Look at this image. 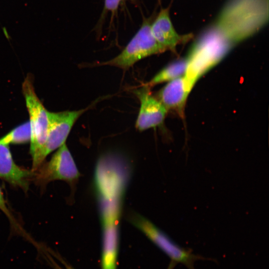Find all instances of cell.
<instances>
[{"label":"cell","mask_w":269,"mask_h":269,"mask_svg":"<svg viewBox=\"0 0 269 269\" xmlns=\"http://www.w3.org/2000/svg\"><path fill=\"white\" fill-rule=\"evenodd\" d=\"M268 20V0H230L216 23L235 44L250 37Z\"/></svg>","instance_id":"cell-1"},{"label":"cell","mask_w":269,"mask_h":269,"mask_svg":"<svg viewBox=\"0 0 269 269\" xmlns=\"http://www.w3.org/2000/svg\"><path fill=\"white\" fill-rule=\"evenodd\" d=\"M234 45L214 26L208 29L193 45L187 57L188 65L184 75L191 91L197 80L218 63Z\"/></svg>","instance_id":"cell-2"},{"label":"cell","mask_w":269,"mask_h":269,"mask_svg":"<svg viewBox=\"0 0 269 269\" xmlns=\"http://www.w3.org/2000/svg\"><path fill=\"white\" fill-rule=\"evenodd\" d=\"M22 90L29 115L30 153L32 158V171H34L40 166V156L47 138L48 111L35 92L31 76L26 77L22 83Z\"/></svg>","instance_id":"cell-3"},{"label":"cell","mask_w":269,"mask_h":269,"mask_svg":"<svg viewBox=\"0 0 269 269\" xmlns=\"http://www.w3.org/2000/svg\"><path fill=\"white\" fill-rule=\"evenodd\" d=\"M151 22L150 18L144 20L139 29L122 51L101 65L127 70L143 58L166 51L154 38L150 29Z\"/></svg>","instance_id":"cell-4"},{"label":"cell","mask_w":269,"mask_h":269,"mask_svg":"<svg viewBox=\"0 0 269 269\" xmlns=\"http://www.w3.org/2000/svg\"><path fill=\"white\" fill-rule=\"evenodd\" d=\"M130 222L140 230L171 262L179 263L188 269H194V263L201 257L181 248L150 221L136 213L129 216Z\"/></svg>","instance_id":"cell-5"},{"label":"cell","mask_w":269,"mask_h":269,"mask_svg":"<svg viewBox=\"0 0 269 269\" xmlns=\"http://www.w3.org/2000/svg\"><path fill=\"white\" fill-rule=\"evenodd\" d=\"M88 109L60 112L48 111L47 135L40 156V165L49 153L65 143L74 124Z\"/></svg>","instance_id":"cell-6"},{"label":"cell","mask_w":269,"mask_h":269,"mask_svg":"<svg viewBox=\"0 0 269 269\" xmlns=\"http://www.w3.org/2000/svg\"><path fill=\"white\" fill-rule=\"evenodd\" d=\"M35 175L37 181L42 183L55 180H64L72 183L80 176L65 143L58 148L50 160Z\"/></svg>","instance_id":"cell-7"},{"label":"cell","mask_w":269,"mask_h":269,"mask_svg":"<svg viewBox=\"0 0 269 269\" xmlns=\"http://www.w3.org/2000/svg\"><path fill=\"white\" fill-rule=\"evenodd\" d=\"M134 93L140 102L136 128L143 131L161 125L168 111L157 98L151 94L150 88L144 85Z\"/></svg>","instance_id":"cell-8"},{"label":"cell","mask_w":269,"mask_h":269,"mask_svg":"<svg viewBox=\"0 0 269 269\" xmlns=\"http://www.w3.org/2000/svg\"><path fill=\"white\" fill-rule=\"evenodd\" d=\"M170 7L161 8L150 24L151 33L155 40L166 50L176 52L178 45L184 44L191 40L192 33L179 34L175 30L169 14Z\"/></svg>","instance_id":"cell-9"},{"label":"cell","mask_w":269,"mask_h":269,"mask_svg":"<svg viewBox=\"0 0 269 269\" xmlns=\"http://www.w3.org/2000/svg\"><path fill=\"white\" fill-rule=\"evenodd\" d=\"M120 216L118 214L101 216L103 227L101 269H117Z\"/></svg>","instance_id":"cell-10"},{"label":"cell","mask_w":269,"mask_h":269,"mask_svg":"<svg viewBox=\"0 0 269 269\" xmlns=\"http://www.w3.org/2000/svg\"><path fill=\"white\" fill-rule=\"evenodd\" d=\"M190 91L183 76L168 82L159 92L157 99L167 111H173L183 118L186 101Z\"/></svg>","instance_id":"cell-11"},{"label":"cell","mask_w":269,"mask_h":269,"mask_svg":"<svg viewBox=\"0 0 269 269\" xmlns=\"http://www.w3.org/2000/svg\"><path fill=\"white\" fill-rule=\"evenodd\" d=\"M32 171L21 168L14 161L8 145L0 143V178L26 190Z\"/></svg>","instance_id":"cell-12"},{"label":"cell","mask_w":269,"mask_h":269,"mask_svg":"<svg viewBox=\"0 0 269 269\" xmlns=\"http://www.w3.org/2000/svg\"><path fill=\"white\" fill-rule=\"evenodd\" d=\"M188 65L186 57L176 61L161 70L144 85L150 88L157 84L169 82L185 75Z\"/></svg>","instance_id":"cell-13"},{"label":"cell","mask_w":269,"mask_h":269,"mask_svg":"<svg viewBox=\"0 0 269 269\" xmlns=\"http://www.w3.org/2000/svg\"><path fill=\"white\" fill-rule=\"evenodd\" d=\"M31 129L29 122L23 123L11 130L0 138V143L9 144H21L30 141Z\"/></svg>","instance_id":"cell-14"},{"label":"cell","mask_w":269,"mask_h":269,"mask_svg":"<svg viewBox=\"0 0 269 269\" xmlns=\"http://www.w3.org/2000/svg\"><path fill=\"white\" fill-rule=\"evenodd\" d=\"M123 0H105L104 9L112 12L116 11Z\"/></svg>","instance_id":"cell-15"},{"label":"cell","mask_w":269,"mask_h":269,"mask_svg":"<svg viewBox=\"0 0 269 269\" xmlns=\"http://www.w3.org/2000/svg\"><path fill=\"white\" fill-rule=\"evenodd\" d=\"M0 209L3 212H4L6 214V215L9 217L10 219H11V220H13L12 218H11L12 216H11L9 211L6 206L5 200H4L3 196L2 195V193L1 192L0 187Z\"/></svg>","instance_id":"cell-16"},{"label":"cell","mask_w":269,"mask_h":269,"mask_svg":"<svg viewBox=\"0 0 269 269\" xmlns=\"http://www.w3.org/2000/svg\"><path fill=\"white\" fill-rule=\"evenodd\" d=\"M44 256L45 257L47 262L54 269H63V268H61V267L58 264H57V263L53 260V259L51 257V255H49L47 251L45 252Z\"/></svg>","instance_id":"cell-17"},{"label":"cell","mask_w":269,"mask_h":269,"mask_svg":"<svg viewBox=\"0 0 269 269\" xmlns=\"http://www.w3.org/2000/svg\"><path fill=\"white\" fill-rule=\"evenodd\" d=\"M51 251H50L51 252ZM51 254L53 255V256H55L57 259H58L64 266L65 269H74L71 267L67 265L66 262L62 259V258L58 256L57 254L54 253V252H51Z\"/></svg>","instance_id":"cell-18"},{"label":"cell","mask_w":269,"mask_h":269,"mask_svg":"<svg viewBox=\"0 0 269 269\" xmlns=\"http://www.w3.org/2000/svg\"><path fill=\"white\" fill-rule=\"evenodd\" d=\"M175 263H174L173 262H171V263L169 265L167 269H173V268L175 267Z\"/></svg>","instance_id":"cell-19"}]
</instances>
